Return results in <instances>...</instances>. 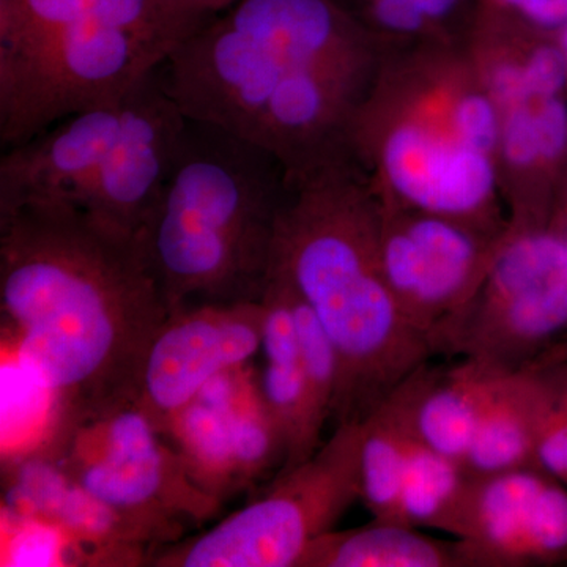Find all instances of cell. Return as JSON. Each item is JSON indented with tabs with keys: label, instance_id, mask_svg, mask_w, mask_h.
Wrapping results in <instances>:
<instances>
[{
	"label": "cell",
	"instance_id": "3",
	"mask_svg": "<svg viewBox=\"0 0 567 567\" xmlns=\"http://www.w3.org/2000/svg\"><path fill=\"white\" fill-rule=\"evenodd\" d=\"M382 207L353 156L289 181L270 274L312 309L341 363L333 417L363 420L434 349L402 315L380 252Z\"/></svg>",
	"mask_w": 567,
	"mask_h": 567
},
{
	"label": "cell",
	"instance_id": "22",
	"mask_svg": "<svg viewBox=\"0 0 567 567\" xmlns=\"http://www.w3.org/2000/svg\"><path fill=\"white\" fill-rule=\"evenodd\" d=\"M529 368L535 385V466L567 484V374Z\"/></svg>",
	"mask_w": 567,
	"mask_h": 567
},
{
	"label": "cell",
	"instance_id": "13",
	"mask_svg": "<svg viewBox=\"0 0 567 567\" xmlns=\"http://www.w3.org/2000/svg\"><path fill=\"white\" fill-rule=\"evenodd\" d=\"M470 567H517L567 555V491L536 466L472 477L453 535Z\"/></svg>",
	"mask_w": 567,
	"mask_h": 567
},
{
	"label": "cell",
	"instance_id": "12",
	"mask_svg": "<svg viewBox=\"0 0 567 567\" xmlns=\"http://www.w3.org/2000/svg\"><path fill=\"white\" fill-rule=\"evenodd\" d=\"M260 301L186 306L153 338L134 401L159 431L215 377L252 364L262 346Z\"/></svg>",
	"mask_w": 567,
	"mask_h": 567
},
{
	"label": "cell",
	"instance_id": "5",
	"mask_svg": "<svg viewBox=\"0 0 567 567\" xmlns=\"http://www.w3.org/2000/svg\"><path fill=\"white\" fill-rule=\"evenodd\" d=\"M289 175L276 156L186 117L140 237L171 312L262 300Z\"/></svg>",
	"mask_w": 567,
	"mask_h": 567
},
{
	"label": "cell",
	"instance_id": "1",
	"mask_svg": "<svg viewBox=\"0 0 567 567\" xmlns=\"http://www.w3.org/2000/svg\"><path fill=\"white\" fill-rule=\"evenodd\" d=\"M7 353L47 388L52 429L136 398L171 316L140 235L61 200L0 208Z\"/></svg>",
	"mask_w": 567,
	"mask_h": 567
},
{
	"label": "cell",
	"instance_id": "2",
	"mask_svg": "<svg viewBox=\"0 0 567 567\" xmlns=\"http://www.w3.org/2000/svg\"><path fill=\"white\" fill-rule=\"evenodd\" d=\"M342 0H238L164 63L175 102L279 159L289 181L350 158L383 52Z\"/></svg>",
	"mask_w": 567,
	"mask_h": 567
},
{
	"label": "cell",
	"instance_id": "25",
	"mask_svg": "<svg viewBox=\"0 0 567 567\" xmlns=\"http://www.w3.org/2000/svg\"><path fill=\"white\" fill-rule=\"evenodd\" d=\"M164 2L182 17L204 25L205 22L229 10L238 0H164Z\"/></svg>",
	"mask_w": 567,
	"mask_h": 567
},
{
	"label": "cell",
	"instance_id": "6",
	"mask_svg": "<svg viewBox=\"0 0 567 567\" xmlns=\"http://www.w3.org/2000/svg\"><path fill=\"white\" fill-rule=\"evenodd\" d=\"M199 28L164 0H0V145L125 95Z\"/></svg>",
	"mask_w": 567,
	"mask_h": 567
},
{
	"label": "cell",
	"instance_id": "11",
	"mask_svg": "<svg viewBox=\"0 0 567 567\" xmlns=\"http://www.w3.org/2000/svg\"><path fill=\"white\" fill-rule=\"evenodd\" d=\"M380 199V197H379ZM380 252L391 293L402 315L434 353L486 281L507 233L380 200Z\"/></svg>",
	"mask_w": 567,
	"mask_h": 567
},
{
	"label": "cell",
	"instance_id": "14",
	"mask_svg": "<svg viewBox=\"0 0 567 567\" xmlns=\"http://www.w3.org/2000/svg\"><path fill=\"white\" fill-rule=\"evenodd\" d=\"M137 84L118 99L74 112L3 151L0 208L29 200L76 204L110 164L132 117Z\"/></svg>",
	"mask_w": 567,
	"mask_h": 567
},
{
	"label": "cell",
	"instance_id": "4",
	"mask_svg": "<svg viewBox=\"0 0 567 567\" xmlns=\"http://www.w3.org/2000/svg\"><path fill=\"white\" fill-rule=\"evenodd\" d=\"M350 153L380 200L509 230L495 107L461 37L383 52Z\"/></svg>",
	"mask_w": 567,
	"mask_h": 567
},
{
	"label": "cell",
	"instance_id": "23",
	"mask_svg": "<svg viewBox=\"0 0 567 567\" xmlns=\"http://www.w3.org/2000/svg\"><path fill=\"white\" fill-rule=\"evenodd\" d=\"M2 566L82 565L76 544L48 522L2 514Z\"/></svg>",
	"mask_w": 567,
	"mask_h": 567
},
{
	"label": "cell",
	"instance_id": "21",
	"mask_svg": "<svg viewBox=\"0 0 567 567\" xmlns=\"http://www.w3.org/2000/svg\"><path fill=\"white\" fill-rule=\"evenodd\" d=\"M472 477L453 458L436 453L420 439L413 446L394 522L453 535Z\"/></svg>",
	"mask_w": 567,
	"mask_h": 567
},
{
	"label": "cell",
	"instance_id": "8",
	"mask_svg": "<svg viewBox=\"0 0 567 567\" xmlns=\"http://www.w3.org/2000/svg\"><path fill=\"white\" fill-rule=\"evenodd\" d=\"M35 453L51 457L117 513L152 554L181 539L186 528L210 520L223 506L194 483L169 440L134 399L59 425Z\"/></svg>",
	"mask_w": 567,
	"mask_h": 567
},
{
	"label": "cell",
	"instance_id": "24",
	"mask_svg": "<svg viewBox=\"0 0 567 567\" xmlns=\"http://www.w3.org/2000/svg\"><path fill=\"white\" fill-rule=\"evenodd\" d=\"M475 6L499 11L532 25L537 31L557 35L567 25V0H473Z\"/></svg>",
	"mask_w": 567,
	"mask_h": 567
},
{
	"label": "cell",
	"instance_id": "19",
	"mask_svg": "<svg viewBox=\"0 0 567 567\" xmlns=\"http://www.w3.org/2000/svg\"><path fill=\"white\" fill-rule=\"evenodd\" d=\"M298 567H470L461 540L425 536L421 528L372 518L333 529L311 544Z\"/></svg>",
	"mask_w": 567,
	"mask_h": 567
},
{
	"label": "cell",
	"instance_id": "16",
	"mask_svg": "<svg viewBox=\"0 0 567 567\" xmlns=\"http://www.w3.org/2000/svg\"><path fill=\"white\" fill-rule=\"evenodd\" d=\"M249 365L215 377L163 431L194 483L221 503L241 492L229 410Z\"/></svg>",
	"mask_w": 567,
	"mask_h": 567
},
{
	"label": "cell",
	"instance_id": "7",
	"mask_svg": "<svg viewBox=\"0 0 567 567\" xmlns=\"http://www.w3.org/2000/svg\"><path fill=\"white\" fill-rule=\"evenodd\" d=\"M461 39L495 107L509 229H544L567 186V89L557 35L475 6Z\"/></svg>",
	"mask_w": 567,
	"mask_h": 567
},
{
	"label": "cell",
	"instance_id": "20",
	"mask_svg": "<svg viewBox=\"0 0 567 567\" xmlns=\"http://www.w3.org/2000/svg\"><path fill=\"white\" fill-rule=\"evenodd\" d=\"M462 466L470 477L535 466V385L529 365L499 377Z\"/></svg>",
	"mask_w": 567,
	"mask_h": 567
},
{
	"label": "cell",
	"instance_id": "15",
	"mask_svg": "<svg viewBox=\"0 0 567 567\" xmlns=\"http://www.w3.org/2000/svg\"><path fill=\"white\" fill-rule=\"evenodd\" d=\"M262 305V364L256 369V385L286 440L287 462L279 472L282 473L308 461L319 450L327 423L317 415L309 393L289 286L281 276L270 274Z\"/></svg>",
	"mask_w": 567,
	"mask_h": 567
},
{
	"label": "cell",
	"instance_id": "9",
	"mask_svg": "<svg viewBox=\"0 0 567 567\" xmlns=\"http://www.w3.org/2000/svg\"><path fill=\"white\" fill-rule=\"evenodd\" d=\"M361 425H336L308 461L279 473L259 498L194 536L156 548L153 567H298L361 499Z\"/></svg>",
	"mask_w": 567,
	"mask_h": 567
},
{
	"label": "cell",
	"instance_id": "10",
	"mask_svg": "<svg viewBox=\"0 0 567 567\" xmlns=\"http://www.w3.org/2000/svg\"><path fill=\"white\" fill-rule=\"evenodd\" d=\"M566 324L567 233L554 226L513 233L442 352L516 371Z\"/></svg>",
	"mask_w": 567,
	"mask_h": 567
},
{
	"label": "cell",
	"instance_id": "26",
	"mask_svg": "<svg viewBox=\"0 0 567 567\" xmlns=\"http://www.w3.org/2000/svg\"><path fill=\"white\" fill-rule=\"evenodd\" d=\"M559 55H561L563 70H565V80L567 89V25L557 33Z\"/></svg>",
	"mask_w": 567,
	"mask_h": 567
},
{
	"label": "cell",
	"instance_id": "18",
	"mask_svg": "<svg viewBox=\"0 0 567 567\" xmlns=\"http://www.w3.org/2000/svg\"><path fill=\"white\" fill-rule=\"evenodd\" d=\"M506 369L462 360L446 372L425 368L413 409L417 439L443 456L464 464L477 425Z\"/></svg>",
	"mask_w": 567,
	"mask_h": 567
},
{
	"label": "cell",
	"instance_id": "17",
	"mask_svg": "<svg viewBox=\"0 0 567 567\" xmlns=\"http://www.w3.org/2000/svg\"><path fill=\"white\" fill-rule=\"evenodd\" d=\"M427 365L409 379L360 421L361 502L377 520L394 522L399 495L417 435L413 409Z\"/></svg>",
	"mask_w": 567,
	"mask_h": 567
}]
</instances>
